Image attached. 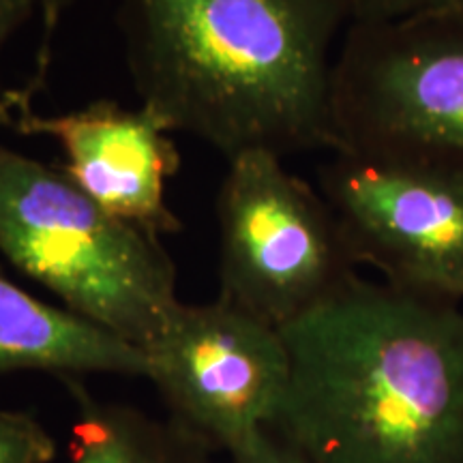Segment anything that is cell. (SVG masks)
Returning a JSON list of instances; mask_svg holds the SVG:
<instances>
[{"label":"cell","mask_w":463,"mask_h":463,"mask_svg":"<svg viewBox=\"0 0 463 463\" xmlns=\"http://www.w3.org/2000/svg\"><path fill=\"white\" fill-rule=\"evenodd\" d=\"M350 22H395L461 9L463 0H344Z\"/></svg>","instance_id":"7c38bea8"},{"label":"cell","mask_w":463,"mask_h":463,"mask_svg":"<svg viewBox=\"0 0 463 463\" xmlns=\"http://www.w3.org/2000/svg\"><path fill=\"white\" fill-rule=\"evenodd\" d=\"M356 266L439 303L463 300V170L335 150L317 170Z\"/></svg>","instance_id":"8992f818"},{"label":"cell","mask_w":463,"mask_h":463,"mask_svg":"<svg viewBox=\"0 0 463 463\" xmlns=\"http://www.w3.org/2000/svg\"><path fill=\"white\" fill-rule=\"evenodd\" d=\"M37 372L56 378L123 375L146 380L142 350L62 305H50L0 273V375Z\"/></svg>","instance_id":"9c48e42d"},{"label":"cell","mask_w":463,"mask_h":463,"mask_svg":"<svg viewBox=\"0 0 463 463\" xmlns=\"http://www.w3.org/2000/svg\"><path fill=\"white\" fill-rule=\"evenodd\" d=\"M167 419L230 459L279 416L289 356L279 328L217 297L181 303L144 350Z\"/></svg>","instance_id":"52a82bcc"},{"label":"cell","mask_w":463,"mask_h":463,"mask_svg":"<svg viewBox=\"0 0 463 463\" xmlns=\"http://www.w3.org/2000/svg\"><path fill=\"white\" fill-rule=\"evenodd\" d=\"M140 106L232 161L335 150L344 0H118Z\"/></svg>","instance_id":"6da1fadb"},{"label":"cell","mask_w":463,"mask_h":463,"mask_svg":"<svg viewBox=\"0 0 463 463\" xmlns=\"http://www.w3.org/2000/svg\"><path fill=\"white\" fill-rule=\"evenodd\" d=\"M217 225L219 297L279 331L358 275L333 208L279 155L228 161Z\"/></svg>","instance_id":"5b68a950"},{"label":"cell","mask_w":463,"mask_h":463,"mask_svg":"<svg viewBox=\"0 0 463 463\" xmlns=\"http://www.w3.org/2000/svg\"><path fill=\"white\" fill-rule=\"evenodd\" d=\"M461 11H463V5H461Z\"/></svg>","instance_id":"2e32d148"},{"label":"cell","mask_w":463,"mask_h":463,"mask_svg":"<svg viewBox=\"0 0 463 463\" xmlns=\"http://www.w3.org/2000/svg\"><path fill=\"white\" fill-rule=\"evenodd\" d=\"M58 442L37 416L0 410V463H52Z\"/></svg>","instance_id":"8fae6325"},{"label":"cell","mask_w":463,"mask_h":463,"mask_svg":"<svg viewBox=\"0 0 463 463\" xmlns=\"http://www.w3.org/2000/svg\"><path fill=\"white\" fill-rule=\"evenodd\" d=\"M34 14H37L34 0H0V56L7 48L9 39Z\"/></svg>","instance_id":"9a60e30c"},{"label":"cell","mask_w":463,"mask_h":463,"mask_svg":"<svg viewBox=\"0 0 463 463\" xmlns=\"http://www.w3.org/2000/svg\"><path fill=\"white\" fill-rule=\"evenodd\" d=\"M34 3H37V14L42 15V26H43L42 50H39V78H43L45 67H48V61H50L52 33L56 31L58 22L65 17L67 11L71 9L78 0H34Z\"/></svg>","instance_id":"5bb4252c"},{"label":"cell","mask_w":463,"mask_h":463,"mask_svg":"<svg viewBox=\"0 0 463 463\" xmlns=\"http://www.w3.org/2000/svg\"><path fill=\"white\" fill-rule=\"evenodd\" d=\"M333 127L335 150L463 170V11L350 22L335 54Z\"/></svg>","instance_id":"277c9868"},{"label":"cell","mask_w":463,"mask_h":463,"mask_svg":"<svg viewBox=\"0 0 463 463\" xmlns=\"http://www.w3.org/2000/svg\"><path fill=\"white\" fill-rule=\"evenodd\" d=\"M0 251L20 273L137 350L183 303L157 236L103 211L61 167L0 142Z\"/></svg>","instance_id":"3957f363"},{"label":"cell","mask_w":463,"mask_h":463,"mask_svg":"<svg viewBox=\"0 0 463 463\" xmlns=\"http://www.w3.org/2000/svg\"><path fill=\"white\" fill-rule=\"evenodd\" d=\"M62 382L75 402L71 463H213L215 453L170 419L95 399L80 378Z\"/></svg>","instance_id":"30bf717a"},{"label":"cell","mask_w":463,"mask_h":463,"mask_svg":"<svg viewBox=\"0 0 463 463\" xmlns=\"http://www.w3.org/2000/svg\"><path fill=\"white\" fill-rule=\"evenodd\" d=\"M232 463H309L275 427H266Z\"/></svg>","instance_id":"4fadbf2b"},{"label":"cell","mask_w":463,"mask_h":463,"mask_svg":"<svg viewBox=\"0 0 463 463\" xmlns=\"http://www.w3.org/2000/svg\"><path fill=\"white\" fill-rule=\"evenodd\" d=\"M0 116L24 136L54 140L65 153L62 172L112 217L157 239L183 230L165 191L181 153L148 109L103 99L43 116L26 95H9Z\"/></svg>","instance_id":"ba28073f"},{"label":"cell","mask_w":463,"mask_h":463,"mask_svg":"<svg viewBox=\"0 0 463 463\" xmlns=\"http://www.w3.org/2000/svg\"><path fill=\"white\" fill-rule=\"evenodd\" d=\"M275 430L309 463H463V309L354 275L281 328Z\"/></svg>","instance_id":"7a4b0ae2"}]
</instances>
